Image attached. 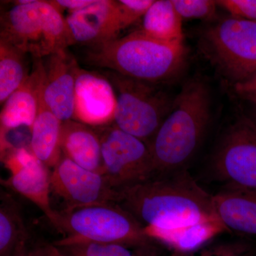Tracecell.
I'll return each instance as SVG.
<instances>
[{
    "instance_id": "obj_28",
    "label": "cell",
    "mask_w": 256,
    "mask_h": 256,
    "mask_svg": "<svg viewBox=\"0 0 256 256\" xmlns=\"http://www.w3.org/2000/svg\"><path fill=\"white\" fill-rule=\"evenodd\" d=\"M96 0H50V3L56 8L60 12L66 10L70 13L80 11L90 6L95 2Z\"/></svg>"
},
{
    "instance_id": "obj_20",
    "label": "cell",
    "mask_w": 256,
    "mask_h": 256,
    "mask_svg": "<svg viewBox=\"0 0 256 256\" xmlns=\"http://www.w3.org/2000/svg\"><path fill=\"white\" fill-rule=\"evenodd\" d=\"M30 236L18 202L1 192L0 204V256H11L21 242Z\"/></svg>"
},
{
    "instance_id": "obj_24",
    "label": "cell",
    "mask_w": 256,
    "mask_h": 256,
    "mask_svg": "<svg viewBox=\"0 0 256 256\" xmlns=\"http://www.w3.org/2000/svg\"><path fill=\"white\" fill-rule=\"evenodd\" d=\"M154 0H118V4L124 28H128L143 18Z\"/></svg>"
},
{
    "instance_id": "obj_23",
    "label": "cell",
    "mask_w": 256,
    "mask_h": 256,
    "mask_svg": "<svg viewBox=\"0 0 256 256\" xmlns=\"http://www.w3.org/2000/svg\"><path fill=\"white\" fill-rule=\"evenodd\" d=\"M175 10L183 20L214 18L216 12V1L214 0H172Z\"/></svg>"
},
{
    "instance_id": "obj_5",
    "label": "cell",
    "mask_w": 256,
    "mask_h": 256,
    "mask_svg": "<svg viewBox=\"0 0 256 256\" xmlns=\"http://www.w3.org/2000/svg\"><path fill=\"white\" fill-rule=\"evenodd\" d=\"M63 238L55 245L75 242L144 244L156 242L146 229L116 203L66 207L54 225Z\"/></svg>"
},
{
    "instance_id": "obj_18",
    "label": "cell",
    "mask_w": 256,
    "mask_h": 256,
    "mask_svg": "<svg viewBox=\"0 0 256 256\" xmlns=\"http://www.w3.org/2000/svg\"><path fill=\"white\" fill-rule=\"evenodd\" d=\"M38 64L40 68V62ZM62 124L63 122L47 107L44 100L41 73L38 112L31 128L30 150L48 168H54L63 156L60 148Z\"/></svg>"
},
{
    "instance_id": "obj_14",
    "label": "cell",
    "mask_w": 256,
    "mask_h": 256,
    "mask_svg": "<svg viewBox=\"0 0 256 256\" xmlns=\"http://www.w3.org/2000/svg\"><path fill=\"white\" fill-rule=\"evenodd\" d=\"M116 97L106 77L78 68L76 86L75 120L88 126L114 122Z\"/></svg>"
},
{
    "instance_id": "obj_31",
    "label": "cell",
    "mask_w": 256,
    "mask_h": 256,
    "mask_svg": "<svg viewBox=\"0 0 256 256\" xmlns=\"http://www.w3.org/2000/svg\"><path fill=\"white\" fill-rule=\"evenodd\" d=\"M28 242L30 239L21 242L11 256H31L32 248L28 246Z\"/></svg>"
},
{
    "instance_id": "obj_29",
    "label": "cell",
    "mask_w": 256,
    "mask_h": 256,
    "mask_svg": "<svg viewBox=\"0 0 256 256\" xmlns=\"http://www.w3.org/2000/svg\"><path fill=\"white\" fill-rule=\"evenodd\" d=\"M31 256H66L54 244H41L32 247Z\"/></svg>"
},
{
    "instance_id": "obj_32",
    "label": "cell",
    "mask_w": 256,
    "mask_h": 256,
    "mask_svg": "<svg viewBox=\"0 0 256 256\" xmlns=\"http://www.w3.org/2000/svg\"><path fill=\"white\" fill-rule=\"evenodd\" d=\"M252 106V108H250V112H248V114L246 118L249 124H250V126H252L256 132V106Z\"/></svg>"
},
{
    "instance_id": "obj_13",
    "label": "cell",
    "mask_w": 256,
    "mask_h": 256,
    "mask_svg": "<svg viewBox=\"0 0 256 256\" xmlns=\"http://www.w3.org/2000/svg\"><path fill=\"white\" fill-rule=\"evenodd\" d=\"M66 21L74 43L92 47L116 40L126 28L114 0H96L85 9L69 13Z\"/></svg>"
},
{
    "instance_id": "obj_8",
    "label": "cell",
    "mask_w": 256,
    "mask_h": 256,
    "mask_svg": "<svg viewBox=\"0 0 256 256\" xmlns=\"http://www.w3.org/2000/svg\"><path fill=\"white\" fill-rule=\"evenodd\" d=\"M104 175L120 191L156 176L149 144L116 126L98 130Z\"/></svg>"
},
{
    "instance_id": "obj_2",
    "label": "cell",
    "mask_w": 256,
    "mask_h": 256,
    "mask_svg": "<svg viewBox=\"0 0 256 256\" xmlns=\"http://www.w3.org/2000/svg\"><path fill=\"white\" fill-rule=\"evenodd\" d=\"M210 118L212 99L206 82L198 78L188 80L150 142L156 176L182 170L201 144Z\"/></svg>"
},
{
    "instance_id": "obj_15",
    "label": "cell",
    "mask_w": 256,
    "mask_h": 256,
    "mask_svg": "<svg viewBox=\"0 0 256 256\" xmlns=\"http://www.w3.org/2000/svg\"><path fill=\"white\" fill-rule=\"evenodd\" d=\"M63 156L85 169L104 174L100 136L98 130L75 120L62 124Z\"/></svg>"
},
{
    "instance_id": "obj_1",
    "label": "cell",
    "mask_w": 256,
    "mask_h": 256,
    "mask_svg": "<svg viewBox=\"0 0 256 256\" xmlns=\"http://www.w3.org/2000/svg\"><path fill=\"white\" fill-rule=\"evenodd\" d=\"M118 204L156 242L174 252H194L225 232L214 196L185 170L158 175L120 190Z\"/></svg>"
},
{
    "instance_id": "obj_22",
    "label": "cell",
    "mask_w": 256,
    "mask_h": 256,
    "mask_svg": "<svg viewBox=\"0 0 256 256\" xmlns=\"http://www.w3.org/2000/svg\"><path fill=\"white\" fill-rule=\"evenodd\" d=\"M25 54L0 38V102L2 105L24 82L28 75Z\"/></svg>"
},
{
    "instance_id": "obj_16",
    "label": "cell",
    "mask_w": 256,
    "mask_h": 256,
    "mask_svg": "<svg viewBox=\"0 0 256 256\" xmlns=\"http://www.w3.org/2000/svg\"><path fill=\"white\" fill-rule=\"evenodd\" d=\"M216 214L226 230L256 236V192L225 188L214 195Z\"/></svg>"
},
{
    "instance_id": "obj_17",
    "label": "cell",
    "mask_w": 256,
    "mask_h": 256,
    "mask_svg": "<svg viewBox=\"0 0 256 256\" xmlns=\"http://www.w3.org/2000/svg\"><path fill=\"white\" fill-rule=\"evenodd\" d=\"M40 84V64L38 60H35L32 73L3 104L0 114L1 136L22 126L32 128L38 112Z\"/></svg>"
},
{
    "instance_id": "obj_4",
    "label": "cell",
    "mask_w": 256,
    "mask_h": 256,
    "mask_svg": "<svg viewBox=\"0 0 256 256\" xmlns=\"http://www.w3.org/2000/svg\"><path fill=\"white\" fill-rule=\"evenodd\" d=\"M0 38L34 60H43L74 44L66 18L50 1L14 4L1 15Z\"/></svg>"
},
{
    "instance_id": "obj_3",
    "label": "cell",
    "mask_w": 256,
    "mask_h": 256,
    "mask_svg": "<svg viewBox=\"0 0 256 256\" xmlns=\"http://www.w3.org/2000/svg\"><path fill=\"white\" fill-rule=\"evenodd\" d=\"M186 56L184 43L159 41L139 30L92 47L88 60L128 78L159 84L180 75Z\"/></svg>"
},
{
    "instance_id": "obj_30",
    "label": "cell",
    "mask_w": 256,
    "mask_h": 256,
    "mask_svg": "<svg viewBox=\"0 0 256 256\" xmlns=\"http://www.w3.org/2000/svg\"><path fill=\"white\" fill-rule=\"evenodd\" d=\"M230 256H256V252L249 246L244 244H236Z\"/></svg>"
},
{
    "instance_id": "obj_12",
    "label": "cell",
    "mask_w": 256,
    "mask_h": 256,
    "mask_svg": "<svg viewBox=\"0 0 256 256\" xmlns=\"http://www.w3.org/2000/svg\"><path fill=\"white\" fill-rule=\"evenodd\" d=\"M40 62L42 96L47 107L62 122L75 120L76 62L66 50Z\"/></svg>"
},
{
    "instance_id": "obj_6",
    "label": "cell",
    "mask_w": 256,
    "mask_h": 256,
    "mask_svg": "<svg viewBox=\"0 0 256 256\" xmlns=\"http://www.w3.org/2000/svg\"><path fill=\"white\" fill-rule=\"evenodd\" d=\"M109 72L106 78L116 97L114 126L150 144L172 108L174 98L158 84Z\"/></svg>"
},
{
    "instance_id": "obj_19",
    "label": "cell",
    "mask_w": 256,
    "mask_h": 256,
    "mask_svg": "<svg viewBox=\"0 0 256 256\" xmlns=\"http://www.w3.org/2000/svg\"><path fill=\"white\" fill-rule=\"evenodd\" d=\"M142 18L143 33L166 43H183L182 18L172 0H154Z\"/></svg>"
},
{
    "instance_id": "obj_21",
    "label": "cell",
    "mask_w": 256,
    "mask_h": 256,
    "mask_svg": "<svg viewBox=\"0 0 256 256\" xmlns=\"http://www.w3.org/2000/svg\"><path fill=\"white\" fill-rule=\"evenodd\" d=\"M156 242L144 244L75 242L56 246L66 256H158Z\"/></svg>"
},
{
    "instance_id": "obj_7",
    "label": "cell",
    "mask_w": 256,
    "mask_h": 256,
    "mask_svg": "<svg viewBox=\"0 0 256 256\" xmlns=\"http://www.w3.org/2000/svg\"><path fill=\"white\" fill-rule=\"evenodd\" d=\"M202 47L235 84L256 73V22L232 16L222 18L204 32Z\"/></svg>"
},
{
    "instance_id": "obj_10",
    "label": "cell",
    "mask_w": 256,
    "mask_h": 256,
    "mask_svg": "<svg viewBox=\"0 0 256 256\" xmlns=\"http://www.w3.org/2000/svg\"><path fill=\"white\" fill-rule=\"evenodd\" d=\"M50 188L66 207L118 204L120 196L105 175L85 169L64 156L50 173Z\"/></svg>"
},
{
    "instance_id": "obj_25",
    "label": "cell",
    "mask_w": 256,
    "mask_h": 256,
    "mask_svg": "<svg viewBox=\"0 0 256 256\" xmlns=\"http://www.w3.org/2000/svg\"><path fill=\"white\" fill-rule=\"evenodd\" d=\"M216 3L230 16L256 22V0H218Z\"/></svg>"
},
{
    "instance_id": "obj_9",
    "label": "cell",
    "mask_w": 256,
    "mask_h": 256,
    "mask_svg": "<svg viewBox=\"0 0 256 256\" xmlns=\"http://www.w3.org/2000/svg\"><path fill=\"white\" fill-rule=\"evenodd\" d=\"M213 168L226 188L256 192V132L246 118L226 133L216 152Z\"/></svg>"
},
{
    "instance_id": "obj_27",
    "label": "cell",
    "mask_w": 256,
    "mask_h": 256,
    "mask_svg": "<svg viewBox=\"0 0 256 256\" xmlns=\"http://www.w3.org/2000/svg\"><path fill=\"white\" fill-rule=\"evenodd\" d=\"M235 244H224L216 246L202 249L201 250H194L188 252H174L171 256H230L233 252Z\"/></svg>"
},
{
    "instance_id": "obj_26",
    "label": "cell",
    "mask_w": 256,
    "mask_h": 256,
    "mask_svg": "<svg viewBox=\"0 0 256 256\" xmlns=\"http://www.w3.org/2000/svg\"><path fill=\"white\" fill-rule=\"evenodd\" d=\"M234 90L242 100L256 106V73L247 80L234 84Z\"/></svg>"
},
{
    "instance_id": "obj_11",
    "label": "cell",
    "mask_w": 256,
    "mask_h": 256,
    "mask_svg": "<svg viewBox=\"0 0 256 256\" xmlns=\"http://www.w3.org/2000/svg\"><path fill=\"white\" fill-rule=\"evenodd\" d=\"M4 162L10 176L8 184L28 198L44 214L52 225L58 212L50 204V173L48 168L24 148L10 150L4 154Z\"/></svg>"
}]
</instances>
